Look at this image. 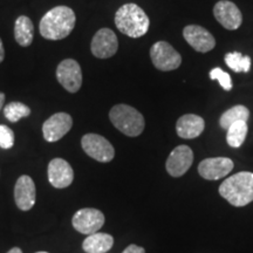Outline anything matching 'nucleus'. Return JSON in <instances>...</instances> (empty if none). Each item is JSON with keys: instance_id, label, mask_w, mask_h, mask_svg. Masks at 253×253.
Segmentation results:
<instances>
[{"instance_id": "f257e3e1", "label": "nucleus", "mask_w": 253, "mask_h": 253, "mask_svg": "<svg viewBox=\"0 0 253 253\" xmlns=\"http://www.w3.org/2000/svg\"><path fill=\"white\" fill-rule=\"evenodd\" d=\"M77 18L74 11L67 6H56L41 18L39 31L47 40H62L74 30Z\"/></svg>"}, {"instance_id": "f03ea898", "label": "nucleus", "mask_w": 253, "mask_h": 253, "mask_svg": "<svg viewBox=\"0 0 253 253\" xmlns=\"http://www.w3.org/2000/svg\"><path fill=\"white\" fill-rule=\"evenodd\" d=\"M219 194L233 207H245L253 202V172L242 171L226 178L219 186Z\"/></svg>"}, {"instance_id": "7ed1b4c3", "label": "nucleus", "mask_w": 253, "mask_h": 253, "mask_svg": "<svg viewBox=\"0 0 253 253\" xmlns=\"http://www.w3.org/2000/svg\"><path fill=\"white\" fill-rule=\"evenodd\" d=\"M115 25L121 33L130 38L143 37L149 30L150 20L136 4H126L115 14Z\"/></svg>"}, {"instance_id": "20e7f679", "label": "nucleus", "mask_w": 253, "mask_h": 253, "mask_svg": "<svg viewBox=\"0 0 253 253\" xmlns=\"http://www.w3.org/2000/svg\"><path fill=\"white\" fill-rule=\"evenodd\" d=\"M109 119L116 129L130 137L141 135L144 130L143 115L128 104H116L109 112Z\"/></svg>"}, {"instance_id": "39448f33", "label": "nucleus", "mask_w": 253, "mask_h": 253, "mask_svg": "<svg viewBox=\"0 0 253 253\" xmlns=\"http://www.w3.org/2000/svg\"><path fill=\"white\" fill-rule=\"evenodd\" d=\"M150 58L155 67L163 72L177 69L182 63L181 54L166 41L154 43L150 49Z\"/></svg>"}, {"instance_id": "423d86ee", "label": "nucleus", "mask_w": 253, "mask_h": 253, "mask_svg": "<svg viewBox=\"0 0 253 253\" xmlns=\"http://www.w3.org/2000/svg\"><path fill=\"white\" fill-rule=\"evenodd\" d=\"M81 145L84 153L97 162L108 163L115 156V150L112 143L101 135H84L81 140Z\"/></svg>"}, {"instance_id": "0eeeda50", "label": "nucleus", "mask_w": 253, "mask_h": 253, "mask_svg": "<svg viewBox=\"0 0 253 253\" xmlns=\"http://www.w3.org/2000/svg\"><path fill=\"white\" fill-rule=\"evenodd\" d=\"M56 79L69 93H77L82 86V71L79 62L73 59L60 62L56 68Z\"/></svg>"}, {"instance_id": "6e6552de", "label": "nucleus", "mask_w": 253, "mask_h": 253, "mask_svg": "<svg viewBox=\"0 0 253 253\" xmlns=\"http://www.w3.org/2000/svg\"><path fill=\"white\" fill-rule=\"evenodd\" d=\"M73 226L84 235H93L104 224V214L94 208H84L73 216Z\"/></svg>"}, {"instance_id": "1a4fd4ad", "label": "nucleus", "mask_w": 253, "mask_h": 253, "mask_svg": "<svg viewBox=\"0 0 253 253\" xmlns=\"http://www.w3.org/2000/svg\"><path fill=\"white\" fill-rule=\"evenodd\" d=\"M119 40L116 34L109 28H101L95 33L90 43V50L97 59H108L116 54Z\"/></svg>"}, {"instance_id": "9d476101", "label": "nucleus", "mask_w": 253, "mask_h": 253, "mask_svg": "<svg viewBox=\"0 0 253 253\" xmlns=\"http://www.w3.org/2000/svg\"><path fill=\"white\" fill-rule=\"evenodd\" d=\"M194 162V153L188 145H178L168 157L167 171L172 177H181L190 169Z\"/></svg>"}, {"instance_id": "9b49d317", "label": "nucleus", "mask_w": 253, "mask_h": 253, "mask_svg": "<svg viewBox=\"0 0 253 253\" xmlns=\"http://www.w3.org/2000/svg\"><path fill=\"white\" fill-rule=\"evenodd\" d=\"M73 119L67 113H56L43 122L42 134L47 142H56L71 130Z\"/></svg>"}, {"instance_id": "f8f14e48", "label": "nucleus", "mask_w": 253, "mask_h": 253, "mask_svg": "<svg viewBox=\"0 0 253 253\" xmlns=\"http://www.w3.org/2000/svg\"><path fill=\"white\" fill-rule=\"evenodd\" d=\"M183 37L192 48L201 53L210 52L216 46V40L212 34L198 25H189L184 27Z\"/></svg>"}, {"instance_id": "ddd939ff", "label": "nucleus", "mask_w": 253, "mask_h": 253, "mask_svg": "<svg viewBox=\"0 0 253 253\" xmlns=\"http://www.w3.org/2000/svg\"><path fill=\"white\" fill-rule=\"evenodd\" d=\"M213 15L217 21L226 30L235 31L243 23V15L237 5L229 0H220L213 7Z\"/></svg>"}, {"instance_id": "4468645a", "label": "nucleus", "mask_w": 253, "mask_h": 253, "mask_svg": "<svg viewBox=\"0 0 253 253\" xmlns=\"http://www.w3.org/2000/svg\"><path fill=\"white\" fill-rule=\"evenodd\" d=\"M233 169L232 160L227 157H212L202 161L198 166L199 175L208 181L223 178Z\"/></svg>"}, {"instance_id": "2eb2a0df", "label": "nucleus", "mask_w": 253, "mask_h": 253, "mask_svg": "<svg viewBox=\"0 0 253 253\" xmlns=\"http://www.w3.org/2000/svg\"><path fill=\"white\" fill-rule=\"evenodd\" d=\"M36 184L30 176L23 175L18 178L14 186V201L23 211H28L36 204Z\"/></svg>"}, {"instance_id": "dca6fc26", "label": "nucleus", "mask_w": 253, "mask_h": 253, "mask_svg": "<svg viewBox=\"0 0 253 253\" xmlns=\"http://www.w3.org/2000/svg\"><path fill=\"white\" fill-rule=\"evenodd\" d=\"M74 171L71 164L62 158H54L48 164V181L56 189H65L72 184Z\"/></svg>"}, {"instance_id": "f3484780", "label": "nucleus", "mask_w": 253, "mask_h": 253, "mask_svg": "<svg viewBox=\"0 0 253 253\" xmlns=\"http://www.w3.org/2000/svg\"><path fill=\"white\" fill-rule=\"evenodd\" d=\"M205 122L203 118L195 114H186L178 119L176 123V131L179 137L192 140L204 131Z\"/></svg>"}, {"instance_id": "a211bd4d", "label": "nucleus", "mask_w": 253, "mask_h": 253, "mask_svg": "<svg viewBox=\"0 0 253 253\" xmlns=\"http://www.w3.org/2000/svg\"><path fill=\"white\" fill-rule=\"evenodd\" d=\"M114 245V238L108 233L95 232L89 235L82 243L86 253H107Z\"/></svg>"}, {"instance_id": "6ab92c4d", "label": "nucleus", "mask_w": 253, "mask_h": 253, "mask_svg": "<svg viewBox=\"0 0 253 253\" xmlns=\"http://www.w3.org/2000/svg\"><path fill=\"white\" fill-rule=\"evenodd\" d=\"M34 26L26 15H20L14 24V39L20 46L28 47L33 42Z\"/></svg>"}, {"instance_id": "aec40b11", "label": "nucleus", "mask_w": 253, "mask_h": 253, "mask_svg": "<svg viewBox=\"0 0 253 253\" xmlns=\"http://www.w3.org/2000/svg\"><path fill=\"white\" fill-rule=\"evenodd\" d=\"M250 118V110L246 108L245 106L238 104V106L232 107V108L227 109L225 113H223V115L219 119V125L223 129L227 130L230 126H232L233 123L244 121L246 122Z\"/></svg>"}, {"instance_id": "412c9836", "label": "nucleus", "mask_w": 253, "mask_h": 253, "mask_svg": "<svg viewBox=\"0 0 253 253\" xmlns=\"http://www.w3.org/2000/svg\"><path fill=\"white\" fill-rule=\"evenodd\" d=\"M248 123L244 121L236 122L229 126L226 134V142L230 147L239 148L244 143L246 135H248Z\"/></svg>"}, {"instance_id": "4be33fe9", "label": "nucleus", "mask_w": 253, "mask_h": 253, "mask_svg": "<svg viewBox=\"0 0 253 253\" xmlns=\"http://www.w3.org/2000/svg\"><path fill=\"white\" fill-rule=\"evenodd\" d=\"M224 60L226 65L236 73H248L251 69V58L248 55H243L239 52L227 53Z\"/></svg>"}, {"instance_id": "5701e85b", "label": "nucleus", "mask_w": 253, "mask_h": 253, "mask_svg": "<svg viewBox=\"0 0 253 253\" xmlns=\"http://www.w3.org/2000/svg\"><path fill=\"white\" fill-rule=\"evenodd\" d=\"M4 115L9 122L15 123L19 120L31 115L30 107L21 102H11L4 107Z\"/></svg>"}, {"instance_id": "b1692460", "label": "nucleus", "mask_w": 253, "mask_h": 253, "mask_svg": "<svg viewBox=\"0 0 253 253\" xmlns=\"http://www.w3.org/2000/svg\"><path fill=\"white\" fill-rule=\"evenodd\" d=\"M210 79L211 80H217L223 87V89L231 90L232 89V81H231V77L226 72H224L220 68H213L210 72Z\"/></svg>"}, {"instance_id": "393cba45", "label": "nucleus", "mask_w": 253, "mask_h": 253, "mask_svg": "<svg viewBox=\"0 0 253 253\" xmlns=\"http://www.w3.org/2000/svg\"><path fill=\"white\" fill-rule=\"evenodd\" d=\"M14 145V132L7 126L0 125V148L11 149Z\"/></svg>"}, {"instance_id": "a878e982", "label": "nucleus", "mask_w": 253, "mask_h": 253, "mask_svg": "<svg viewBox=\"0 0 253 253\" xmlns=\"http://www.w3.org/2000/svg\"><path fill=\"white\" fill-rule=\"evenodd\" d=\"M122 253H145V250L143 248H141V246L131 244L129 245Z\"/></svg>"}, {"instance_id": "bb28decb", "label": "nucleus", "mask_w": 253, "mask_h": 253, "mask_svg": "<svg viewBox=\"0 0 253 253\" xmlns=\"http://www.w3.org/2000/svg\"><path fill=\"white\" fill-rule=\"evenodd\" d=\"M5 59V49H4V45H2V41L0 39V63L4 61Z\"/></svg>"}, {"instance_id": "cd10ccee", "label": "nucleus", "mask_w": 253, "mask_h": 253, "mask_svg": "<svg viewBox=\"0 0 253 253\" xmlns=\"http://www.w3.org/2000/svg\"><path fill=\"white\" fill-rule=\"evenodd\" d=\"M4 103H5V94L0 93V112H1L2 107H4Z\"/></svg>"}, {"instance_id": "c85d7f7f", "label": "nucleus", "mask_w": 253, "mask_h": 253, "mask_svg": "<svg viewBox=\"0 0 253 253\" xmlns=\"http://www.w3.org/2000/svg\"><path fill=\"white\" fill-rule=\"evenodd\" d=\"M7 253H23V251H21V250L19 248H13V249L9 250Z\"/></svg>"}, {"instance_id": "c756f323", "label": "nucleus", "mask_w": 253, "mask_h": 253, "mask_svg": "<svg viewBox=\"0 0 253 253\" xmlns=\"http://www.w3.org/2000/svg\"><path fill=\"white\" fill-rule=\"evenodd\" d=\"M37 253H48V252H37Z\"/></svg>"}]
</instances>
